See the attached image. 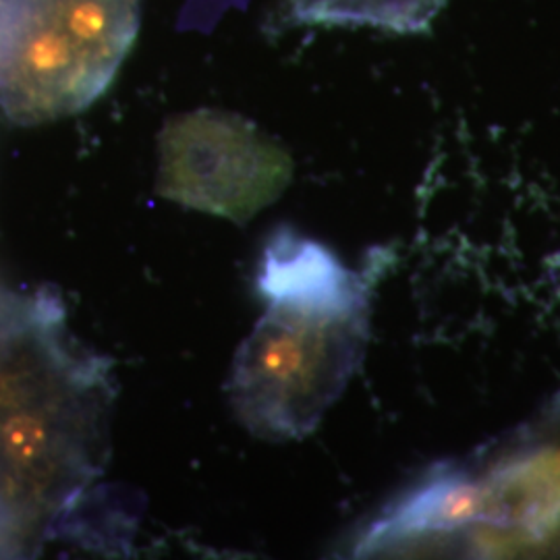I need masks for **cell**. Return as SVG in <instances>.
Here are the masks:
<instances>
[{
    "label": "cell",
    "mask_w": 560,
    "mask_h": 560,
    "mask_svg": "<svg viewBox=\"0 0 560 560\" xmlns=\"http://www.w3.org/2000/svg\"><path fill=\"white\" fill-rule=\"evenodd\" d=\"M291 175V156L237 115L196 110L162 129L159 194L180 206L249 222L279 198Z\"/></svg>",
    "instance_id": "5b68a950"
},
{
    "label": "cell",
    "mask_w": 560,
    "mask_h": 560,
    "mask_svg": "<svg viewBox=\"0 0 560 560\" xmlns=\"http://www.w3.org/2000/svg\"><path fill=\"white\" fill-rule=\"evenodd\" d=\"M293 20L322 25H370L399 34L425 32L446 0H287Z\"/></svg>",
    "instance_id": "8992f818"
},
{
    "label": "cell",
    "mask_w": 560,
    "mask_h": 560,
    "mask_svg": "<svg viewBox=\"0 0 560 560\" xmlns=\"http://www.w3.org/2000/svg\"><path fill=\"white\" fill-rule=\"evenodd\" d=\"M353 552L560 559V390L506 434L425 471Z\"/></svg>",
    "instance_id": "6da1fadb"
},
{
    "label": "cell",
    "mask_w": 560,
    "mask_h": 560,
    "mask_svg": "<svg viewBox=\"0 0 560 560\" xmlns=\"http://www.w3.org/2000/svg\"><path fill=\"white\" fill-rule=\"evenodd\" d=\"M266 300V314L233 363L229 400L254 436L300 441L360 370L370 340V287Z\"/></svg>",
    "instance_id": "3957f363"
},
{
    "label": "cell",
    "mask_w": 560,
    "mask_h": 560,
    "mask_svg": "<svg viewBox=\"0 0 560 560\" xmlns=\"http://www.w3.org/2000/svg\"><path fill=\"white\" fill-rule=\"evenodd\" d=\"M113 382L106 363L62 339L57 314H34L0 347V469L34 509L75 499L102 471Z\"/></svg>",
    "instance_id": "7a4b0ae2"
},
{
    "label": "cell",
    "mask_w": 560,
    "mask_h": 560,
    "mask_svg": "<svg viewBox=\"0 0 560 560\" xmlns=\"http://www.w3.org/2000/svg\"><path fill=\"white\" fill-rule=\"evenodd\" d=\"M140 30V0H0V106L36 125L90 106Z\"/></svg>",
    "instance_id": "277c9868"
}]
</instances>
